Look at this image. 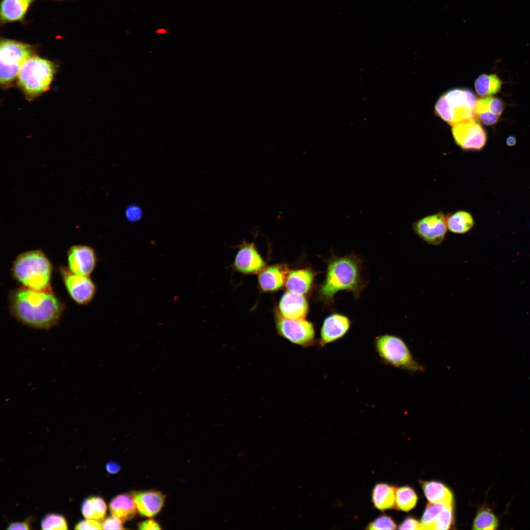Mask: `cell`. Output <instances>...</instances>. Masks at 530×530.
<instances>
[{
  "label": "cell",
  "instance_id": "6da1fadb",
  "mask_svg": "<svg viewBox=\"0 0 530 530\" xmlns=\"http://www.w3.org/2000/svg\"><path fill=\"white\" fill-rule=\"evenodd\" d=\"M13 316L21 323L36 329H48L59 322L63 303L51 291H37L24 287L13 291L9 296Z\"/></svg>",
  "mask_w": 530,
  "mask_h": 530
},
{
  "label": "cell",
  "instance_id": "7a4b0ae2",
  "mask_svg": "<svg viewBox=\"0 0 530 530\" xmlns=\"http://www.w3.org/2000/svg\"><path fill=\"white\" fill-rule=\"evenodd\" d=\"M327 265L325 278L318 289V299L331 304L335 294L341 291L350 292L355 298H358L365 286L361 278L360 259L354 255H332Z\"/></svg>",
  "mask_w": 530,
  "mask_h": 530
},
{
  "label": "cell",
  "instance_id": "3957f363",
  "mask_svg": "<svg viewBox=\"0 0 530 530\" xmlns=\"http://www.w3.org/2000/svg\"><path fill=\"white\" fill-rule=\"evenodd\" d=\"M53 267L45 253L39 250L23 252L14 261L13 277L22 287L37 290L51 291Z\"/></svg>",
  "mask_w": 530,
  "mask_h": 530
},
{
  "label": "cell",
  "instance_id": "277c9868",
  "mask_svg": "<svg viewBox=\"0 0 530 530\" xmlns=\"http://www.w3.org/2000/svg\"><path fill=\"white\" fill-rule=\"evenodd\" d=\"M55 72L51 61L36 54L27 58L17 76V84L29 100L45 92L50 87Z\"/></svg>",
  "mask_w": 530,
  "mask_h": 530
},
{
  "label": "cell",
  "instance_id": "5b68a950",
  "mask_svg": "<svg viewBox=\"0 0 530 530\" xmlns=\"http://www.w3.org/2000/svg\"><path fill=\"white\" fill-rule=\"evenodd\" d=\"M477 100L475 94L469 90L452 89L438 99L435 106V112L451 126L471 120H478L476 110Z\"/></svg>",
  "mask_w": 530,
  "mask_h": 530
},
{
  "label": "cell",
  "instance_id": "8992f818",
  "mask_svg": "<svg viewBox=\"0 0 530 530\" xmlns=\"http://www.w3.org/2000/svg\"><path fill=\"white\" fill-rule=\"evenodd\" d=\"M373 345L382 363L410 372H422L425 368L413 356L405 342L392 334L375 337Z\"/></svg>",
  "mask_w": 530,
  "mask_h": 530
},
{
  "label": "cell",
  "instance_id": "52a82bcc",
  "mask_svg": "<svg viewBox=\"0 0 530 530\" xmlns=\"http://www.w3.org/2000/svg\"><path fill=\"white\" fill-rule=\"evenodd\" d=\"M35 45L9 38L0 42V81L4 89L12 85L19 71L29 57L35 54Z\"/></svg>",
  "mask_w": 530,
  "mask_h": 530
},
{
  "label": "cell",
  "instance_id": "ba28073f",
  "mask_svg": "<svg viewBox=\"0 0 530 530\" xmlns=\"http://www.w3.org/2000/svg\"><path fill=\"white\" fill-rule=\"evenodd\" d=\"M275 326L279 335L294 344L307 348L317 343L314 324L305 318L288 319L278 313Z\"/></svg>",
  "mask_w": 530,
  "mask_h": 530
},
{
  "label": "cell",
  "instance_id": "9c48e42d",
  "mask_svg": "<svg viewBox=\"0 0 530 530\" xmlns=\"http://www.w3.org/2000/svg\"><path fill=\"white\" fill-rule=\"evenodd\" d=\"M447 215L438 212L424 216L412 223L414 233L428 244L439 245L445 238L448 228Z\"/></svg>",
  "mask_w": 530,
  "mask_h": 530
},
{
  "label": "cell",
  "instance_id": "30bf717a",
  "mask_svg": "<svg viewBox=\"0 0 530 530\" xmlns=\"http://www.w3.org/2000/svg\"><path fill=\"white\" fill-rule=\"evenodd\" d=\"M455 142L464 151H479L487 141L486 132L478 120H471L452 126Z\"/></svg>",
  "mask_w": 530,
  "mask_h": 530
},
{
  "label": "cell",
  "instance_id": "8fae6325",
  "mask_svg": "<svg viewBox=\"0 0 530 530\" xmlns=\"http://www.w3.org/2000/svg\"><path fill=\"white\" fill-rule=\"evenodd\" d=\"M59 271L71 297L80 305L90 302L95 294L96 286L89 276L77 274L64 266L60 267Z\"/></svg>",
  "mask_w": 530,
  "mask_h": 530
},
{
  "label": "cell",
  "instance_id": "7c38bea8",
  "mask_svg": "<svg viewBox=\"0 0 530 530\" xmlns=\"http://www.w3.org/2000/svg\"><path fill=\"white\" fill-rule=\"evenodd\" d=\"M265 262L254 242L243 241L239 246L234 262L236 269L245 274L259 273L265 267Z\"/></svg>",
  "mask_w": 530,
  "mask_h": 530
},
{
  "label": "cell",
  "instance_id": "4fadbf2b",
  "mask_svg": "<svg viewBox=\"0 0 530 530\" xmlns=\"http://www.w3.org/2000/svg\"><path fill=\"white\" fill-rule=\"evenodd\" d=\"M68 268L74 273L89 276L96 264L94 249L90 246L76 245L71 247L67 253Z\"/></svg>",
  "mask_w": 530,
  "mask_h": 530
},
{
  "label": "cell",
  "instance_id": "5bb4252c",
  "mask_svg": "<svg viewBox=\"0 0 530 530\" xmlns=\"http://www.w3.org/2000/svg\"><path fill=\"white\" fill-rule=\"evenodd\" d=\"M350 325L351 321L346 316L340 314L330 315L324 320L316 343L322 348L341 339L347 333Z\"/></svg>",
  "mask_w": 530,
  "mask_h": 530
},
{
  "label": "cell",
  "instance_id": "9a60e30c",
  "mask_svg": "<svg viewBox=\"0 0 530 530\" xmlns=\"http://www.w3.org/2000/svg\"><path fill=\"white\" fill-rule=\"evenodd\" d=\"M131 494L139 513L148 518L158 514L163 507L165 501V495L157 490L133 491Z\"/></svg>",
  "mask_w": 530,
  "mask_h": 530
},
{
  "label": "cell",
  "instance_id": "2e32d148",
  "mask_svg": "<svg viewBox=\"0 0 530 530\" xmlns=\"http://www.w3.org/2000/svg\"><path fill=\"white\" fill-rule=\"evenodd\" d=\"M308 303L301 294L288 291L281 296L278 304V314L292 319H304L308 311Z\"/></svg>",
  "mask_w": 530,
  "mask_h": 530
},
{
  "label": "cell",
  "instance_id": "e0dca14e",
  "mask_svg": "<svg viewBox=\"0 0 530 530\" xmlns=\"http://www.w3.org/2000/svg\"><path fill=\"white\" fill-rule=\"evenodd\" d=\"M37 0H1L0 25H4L13 22L24 23L31 6Z\"/></svg>",
  "mask_w": 530,
  "mask_h": 530
},
{
  "label": "cell",
  "instance_id": "ac0fdd59",
  "mask_svg": "<svg viewBox=\"0 0 530 530\" xmlns=\"http://www.w3.org/2000/svg\"><path fill=\"white\" fill-rule=\"evenodd\" d=\"M289 270L284 265H275L265 267L260 272L258 281L260 288L265 292L278 291L285 286Z\"/></svg>",
  "mask_w": 530,
  "mask_h": 530
},
{
  "label": "cell",
  "instance_id": "d6986e66",
  "mask_svg": "<svg viewBox=\"0 0 530 530\" xmlns=\"http://www.w3.org/2000/svg\"><path fill=\"white\" fill-rule=\"evenodd\" d=\"M315 272L310 268H303L289 271L285 282L288 291L304 295L311 289Z\"/></svg>",
  "mask_w": 530,
  "mask_h": 530
},
{
  "label": "cell",
  "instance_id": "ffe728a7",
  "mask_svg": "<svg viewBox=\"0 0 530 530\" xmlns=\"http://www.w3.org/2000/svg\"><path fill=\"white\" fill-rule=\"evenodd\" d=\"M109 508L111 515L122 522L132 519L136 514L137 508L131 495L121 494L116 496L110 501Z\"/></svg>",
  "mask_w": 530,
  "mask_h": 530
},
{
  "label": "cell",
  "instance_id": "44dd1931",
  "mask_svg": "<svg viewBox=\"0 0 530 530\" xmlns=\"http://www.w3.org/2000/svg\"><path fill=\"white\" fill-rule=\"evenodd\" d=\"M421 485L429 502L442 503L447 506H453L452 494L444 484L435 481H424L421 482Z\"/></svg>",
  "mask_w": 530,
  "mask_h": 530
},
{
  "label": "cell",
  "instance_id": "7402d4cb",
  "mask_svg": "<svg viewBox=\"0 0 530 530\" xmlns=\"http://www.w3.org/2000/svg\"><path fill=\"white\" fill-rule=\"evenodd\" d=\"M396 491L394 486L388 484H376L371 494L374 506L382 511L394 508L396 506Z\"/></svg>",
  "mask_w": 530,
  "mask_h": 530
},
{
  "label": "cell",
  "instance_id": "603a6c76",
  "mask_svg": "<svg viewBox=\"0 0 530 530\" xmlns=\"http://www.w3.org/2000/svg\"><path fill=\"white\" fill-rule=\"evenodd\" d=\"M448 230L454 234H464L474 226V219L472 214L464 210H458L447 215Z\"/></svg>",
  "mask_w": 530,
  "mask_h": 530
},
{
  "label": "cell",
  "instance_id": "cb8c5ba5",
  "mask_svg": "<svg viewBox=\"0 0 530 530\" xmlns=\"http://www.w3.org/2000/svg\"><path fill=\"white\" fill-rule=\"evenodd\" d=\"M500 526V518L493 509L484 504L478 507L472 524L474 530H498Z\"/></svg>",
  "mask_w": 530,
  "mask_h": 530
},
{
  "label": "cell",
  "instance_id": "d4e9b609",
  "mask_svg": "<svg viewBox=\"0 0 530 530\" xmlns=\"http://www.w3.org/2000/svg\"><path fill=\"white\" fill-rule=\"evenodd\" d=\"M106 504L104 499L99 496H92L85 499L81 504V510L86 519L102 521L106 516Z\"/></svg>",
  "mask_w": 530,
  "mask_h": 530
},
{
  "label": "cell",
  "instance_id": "484cf974",
  "mask_svg": "<svg viewBox=\"0 0 530 530\" xmlns=\"http://www.w3.org/2000/svg\"><path fill=\"white\" fill-rule=\"evenodd\" d=\"M503 81L496 74H482L476 80L475 87L477 93L482 97L491 96L499 92Z\"/></svg>",
  "mask_w": 530,
  "mask_h": 530
},
{
  "label": "cell",
  "instance_id": "4316f807",
  "mask_svg": "<svg viewBox=\"0 0 530 530\" xmlns=\"http://www.w3.org/2000/svg\"><path fill=\"white\" fill-rule=\"evenodd\" d=\"M418 497L415 491L409 486L396 489V506L399 510L407 512L416 505Z\"/></svg>",
  "mask_w": 530,
  "mask_h": 530
},
{
  "label": "cell",
  "instance_id": "83f0119b",
  "mask_svg": "<svg viewBox=\"0 0 530 530\" xmlns=\"http://www.w3.org/2000/svg\"><path fill=\"white\" fill-rule=\"evenodd\" d=\"M504 108V103L501 99L488 96L478 99L476 110L477 113L487 110L500 116L503 113Z\"/></svg>",
  "mask_w": 530,
  "mask_h": 530
},
{
  "label": "cell",
  "instance_id": "f1b7e54d",
  "mask_svg": "<svg viewBox=\"0 0 530 530\" xmlns=\"http://www.w3.org/2000/svg\"><path fill=\"white\" fill-rule=\"evenodd\" d=\"M445 506L442 503H428L421 520L424 530H431L435 518Z\"/></svg>",
  "mask_w": 530,
  "mask_h": 530
},
{
  "label": "cell",
  "instance_id": "f546056e",
  "mask_svg": "<svg viewBox=\"0 0 530 530\" xmlns=\"http://www.w3.org/2000/svg\"><path fill=\"white\" fill-rule=\"evenodd\" d=\"M41 526L42 530L68 529L65 518L61 515L54 513L45 516L41 521Z\"/></svg>",
  "mask_w": 530,
  "mask_h": 530
},
{
  "label": "cell",
  "instance_id": "4dcf8cb0",
  "mask_svg": "<svg viewBox=\"0 0 530 530\" xmlns=\"http://www.w3.org/2000/svg\"><path fill=\"white\" fill-rule=\"evenodd\" d=\"M453 506H445L435 518L431 530H444L450 529L453 520Z\"/></svg>",
  "mask_w": 530,
  "mask_h": 530
},
{
  "label": "cell",
  "instance_id": "1f68e13d",
  "mask_svg": "<svg viewBox=\"0 0 530 530\" xmlns=\"http://www.w3.org/2000/svg\"><path fill=\"white\" fill-rule=\"evenodd\" d=\"M396 525L393 520L386 515L381 516L370 523L367 529L370 530H395Z\"/></svg>",
  "mask_w": 530,
  "mask_h": 530
},
{
  "label": "cell",
  "instance_id": "d6a6232c",
  "mask_svg": "<svg viewBox=\"0 0 530 530\" xmlns=\"http://www.w3.org/2000/svg\"><path fill=\"white\" fill-rule=\"evenodd\" d=\"M478 120L486 126H493L499 121V116L486 110L477 113Z\"/></svg>",
  "mask_w": 530,
  "mask_h": 530
},
{
  "label": "cell",
  "instance_id": "836d02e7",
  "mask_svg": "<svg viewBox=\"0 0 530 530\" xmlns=\"http://www.w3.org/2000/svg\"><path fill=\"white\" fill-rule=\"evenodd\" d=\"M123 522L118 518L113 516L109 517L104 520L102 523V529L103 530H123L125 529L123 525Z\"/></svg>",
  "mask_w": 530,
  "mask_h": 530
},
{
  "label": "cell",
  "instance_id": "e575fe53",
  "mask_svg": "<svg viewBox=\"0 0 530 530\" xmlns=\"http://www.w3.org/2000/svg\"><path fill=\"white\" fill-rule=\"evenodd\" d=\"M75 530H101L102 523L99 521L86 519L78 522L75 527Z\"/></svg>",
  "mask_w": 530,
  "mask_h": 530
},
{
  "label": "cell",
  "instance_id": "d590c367",
  "mask_svg": "<svg viewBox=\"0 0 530 530\" xmlns=\"http://www.w3.org/2000/svg\"><path fill=\"white\" fill-rule=\"evenodd\" d=\"M399 530H424L421 523L413 518L405 519L399 526Z\"/></svg>",
  "mask_w": 530,
  "mask_h": 530
},
{
  "label": "cell",
  "instance_id": "8d00e7d4",
  "mask_svg": "<svg viewBox=\"0 0 530 530\" xmlns=\"http://www.w3.org/2000/svg\"><path fill=\"white\" fill-rule=\"evenodd\" d=\"M141 215L142 212L141 209L135 206H130L126 211V216L131 221H134L139 219Z\"/></svg>",
  "mask_w": 530,
  "mask_h": 530
},
{
  "label": "cell",
  "instance_id": "74e56055",
  "mask_svg": "<svg viewBox=\"0 0 530 530\" xmlns=\"http://www.w3.org/2000/svg\"><path fill=\"white\" fill-rule=\"evenodd\" d=\"M138 529L139 530H160V527L159 523L154 519H148L139 523L137 525Z\"/></svg>",
  "mask_w": 530,
  "mask_h": 530
},
{
  "label": "cell",
  "instance_id": "f35d334b",
  "mask_svg": "<svg viewBox=\"0 0 530 530\" xmlns=\"http://www.w3.org/2000/svg\"><path fill=\"white\" fill-rule=\"evenodd\" d=\"M30 526L28 522H14L10 523L8 530H30Z\"/></svg>",
  "mask_w": 530,
  "mask_h": 530
},
{
  "label": "cell",
  "instance_id": "ab89813d",
  "mask_svg": "<svg viewBox=\"0 0 530 530\" xmlns=\"http://www.w3.org/2000/svg\"><path fill=\"white\" fill-rule=\"evenodd\" d=\"M121 468L120 465L115 461H109L106 465V471L111 475L117 473Z\"/></svg>",
  "mask_w": 530,
  "mask_h": 530
},
{
  "label": "cell",
  "instance_id": "60d3db41",
  "mask_svg": "<svg viewBox=\"0 0 530 530\" xmlns=\"http://www.w3.org/2000/svg\"><path fill=\"white\" fill-rule=\"evenodd\" d=\"M506 141L507 146H514L516 143V138L514 135H510L507 138Z\"/></svg>",
  "mask_w": 530,
  "mask_h": 530
}]
</instances>
